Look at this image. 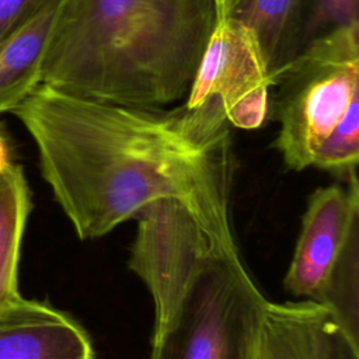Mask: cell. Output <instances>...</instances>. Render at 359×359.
<instances>
[{
    "mask_svg": "<svg viewBox=\"0 0 359 359\" xmlns=\"http://www.w3.org/2000/svg\"><path fill=\"white\" fill-rule=\"evenodd\" d=\"M13 114L31 135L43 180L81 240L102 237L160 201L208 231L231 226L234 151L217 102L135 108L39 84Z\"/></svg>",
    "mask_w": 359,
    "mask_h": 359,
    "instance_id": "6da1fadb",
    "label": "cell"
},
{
    "mask_svg": "<svg viewBox=\"0 0 359 359\" xmlns=\"http://www.w3.org/2000/svg\"><path fill=\"white\" fill-rule=\"evenodd\" d=\"M217 18L215 0H62L41 84L98 102L184 100Z\"/></svg>",
    "mask_w": 359,
    "mask_h": 359,
    "instance_id": "7a4b0ae2",
    "label": "cell"
},
{
    "mask_svg": "<svg viewBox=\"0 0 359 359\" xmlns=\"http://www.w3.org/2000/svg\"><path fill=\"white\" fill-rule=\"evenodd\" d=\"M136 219L129 268L153 302L149 359H255L269 300L236 238L208 231L172 201Z\"/></svg>",
    "mask_w": 359,
    "mask_h": 359,
    "instance_id": "3957f363",
    "label": "cell"
},
{
    "mask_svg": "<svg viewBox=\"0 0 359 359\" xmlns=\"http://www.w3.org/2000/svg\"><path fill=\"white\" fill-rule=\"evenodd\" d=\"M272 108L279 123L273 147L287 168L313 160L351 104L359 100V22L330 29L275 76Z\"/></svg>",
    "mask_w": 359,
    "mask_h": 359,
    "instance_id": "277c9868",
    "label": "cell"
},
{
    "mask_svg": "<svg viewBox=\"0 0 359 359\" xmlns=\"http://www.w3.org/2000/svg\"><path fill=\"white\" fill-rule=\"evenodd\" d=\"M316 189L283 278L286 292L324 304L335 282L359 266V180Z\"/></svg>",
    "mask_w": 359,
    "mask_h": 359,
    "instance_id": "5b68a950",
    "label": "cell"
},
{
    "mask_svg": "<svg viewBox=\"0 0 359 359\" xmlns=\"http://www.w3.org/2000/svg\"><path fill=\"white\" fill-rule=\"evenodd\" d=\"M271 90L272 77L255 35L238 20L217 14L184 104L217 102L231 126L257 129L268 116Z\"/></svg>",
    "mask_w": 359,
    "mask_h": 359,
    "instance_id": "8992f818",
    "label": "cell"
},
{
    "mask_svg": "<svg viewBox=\"0 0 359 359\" xmlns=\"http://www.w3.org/2000/svg\"><path fill=\"white\" fill-rule=\"evenodd\" d=\"M94 356L87 331L69 314L22 296L0 309V359Z\"/></svg>",
    "mask_w": 359,
    "mask_h": 359,
    "instance_id": "52a82bcc",
    "label": "cell"
},
{
    "mask_svg": "<svg viewBox=\"0 0 359 359\" xmlns=\"http://www.w3.org/2000/svg\"><path fill=\"white\" fill-rule=\"evenodd\" d=\"M62 0H46L0 41V115L21 105L41 84V66Z\"/></svg>",
    "mask_w": 359,
    "mask_h": 359,
    "instance_id": "ba28073f",
    "label": "cell"
},
{
    "mask_svg": "<svg viewBox=\"0 0 359 359\" xmlns=\"http://www.w3.org/2000/svg\"><path fill=\"white\" fill-rule=\"evenodd\" d=\"M219 14L230 15L251 29L266 60L272 84L275 76L302 49L306 0H231Z\"/></svg>",
    "mask_w": 359,
    "mask_h": 359,
    "instance_id": "9c48e42d",
    "label": "cell"
},
{
    "mask_svg": "<svg viewBox=\"0 0 359 359\" xmlns=\"http://www.w3.org/2000/svg\"><path fill=\"white\" fill-rule=\"evenodd\" d=\"M29 206L24 170L13 161L0 171V309L21 297L18 261Z\"/></svg>",
    "mask_w": 359,
    "mask_h": 359,
    "instance_id": "30bf717a",
    "label": "cell"
},
{
    "mask_svg": "<svg viewBox=\"0 0 359 359\" xmlns=\"http://www.w3.org/2000/svg\"><path fill=\"white\" fill-rule=\"evenodd\" d=\"M324 307L310 300L269 302L255 359H313V338Z\"/></svg>",
    "mask_w": 359,
    "mask_h": 359,
    "instance_id": "8fae6325",
    "label": "cell"
},
{
    "mask_svg": "<svg viewBox=\"0 0 359 359\" xmlns=\"http://www.w3.org/2000/svg\"><path fill=\"white\" fill-rule=\"evenodd\" d=\"M359 163V100L353 101L335 129L317 150L313 167L332 172L345 181L358 172Z\"/></svg>",
    "mask_w": 359,
    "mask_h": 359,
    "instance_id": "7c38bea8",
    "label": "cell"
},
{
    "mask_svg": "<svg viewBox=\"0 0 359 359\" xmlns=\"http://www.w3.org/2000/svg\"><path fill=\"white\" fill-rule=\"evenodd\" d=\"M359 0H306L302 48L316 36L359 22Z\"/></svg>",
    "mask_w": 359,
    "mask_h": 359,
    "instance_id": "4fadbf2b",
    "label": "cell"
},
{
    "mask_svg": "<svg viewBox=\"0 0 359 359\" xmlns=\"http://www.w3.org/2000/svg\"><path fill=\"white\" fill-rule=\"evenodd\" d=\"M313 359H359L355 342L324 307L313 338Z\"/></svg>",
    "mask_w": 359,
    "mask_h": 359,
    "instance_id": "5bb4252c",
    "label": "cell"
},
{
    "mask_svg": "<svg viewBox=\"0 0 359 359\" xmlns=\"http://www.w3.org/2000/svg\"><path fill=\"white\" fill-rule=\"evenodd\" d=\"M46 0H0V41L35 13Z\"/></svg>",
    "mask_w": 359,
    "mask_h": 359,
    "instance_id": "9a60e30c",
    "label": "cell"
},
{
    "mask_svg": "<svg viewBox=\"0 0 359 359\" xmlns=\"http://www.w3.org/2000/svg\"><path fill=\"white\" fill-rule=\"evenodd\" d=\"M10 163H13L11 143L4 125L0 122V171L4 170Z\"/></svg>",
    "mask_w": 359,
    "mask_h": 359,
    "instance_id": "2e32d148",
    "label": "cell"
},
{
    "mask_svg": "<svg viewBox=\"0 0 359 359\" xmlns=\"http://www.w3.org/2000/svg\"><path fill=\"white\" fill-rule=\"evenodd\" d=\"M215 3H216V7H217V14H219V13H223L229 7L231 0H215Z\"/></svg>",
    "mask_w": 359,
    "mask_h": 359,
    "instance_id": "e0dca14e",
    "label": "cell"
},
{
    "mask_svg": "<svg viewBox=\"0 0 359 359\" xmlns=\"http://www.w3.org/2000/svg\"><path fill=\"white\" fill-rule=\"evenodd\" d=\"M84 359H94V356H91V358H84Z\"/></svg>",
    "mask_w": 359,
    "mask_h": 359,
    "instance_id": "ac0fdd59",
    "label": "cell"
}]
</instances>
